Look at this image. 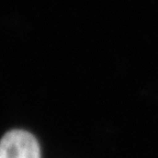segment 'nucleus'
Here are the masks:
<instances>
[{"mask_svg":"<svg viewBox=\"0 0 158 158\" xmlns=\"http://www.w3.org/2000/svg\"><path fill=\"white\" fill-rule=\"evenodd\" d=\"M0 158H41L36 138L23 130H12L0 139Z\"/></svg>","mask_w":158,"mask_h":158,"instance_id":"obj_1","label":"nucleus"}]
</instances>
